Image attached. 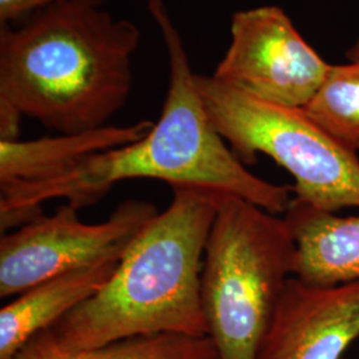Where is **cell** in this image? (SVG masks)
<instances>
[{
	"label": "cell",
	"mask_w": 359,
	"mask_h": 359,
	"mask_svg": "<svg viewBox=\"0 0 359 359\" xmlns=\"http://www.w3.org/2000/svg\"><path fill=\"white\" fill-rule=\"evenodd\" d=\"M294 269V240L283 216L219 193L201 271L208 337L218 359H257Z\"/></svg>",
	"instance_id": "4"
},
{
	"label": "cell",
	"mask_w": 359,
	"mask_h": 359,
	"mask_svg": "<svg viewBox=\"0 0 359 359\" xmlns=\"http://www.w3.org/2000/svg\"><path fill=\"white\" fill-rule=\"evenodd\" d=\"M169 60V83L160 118L139 142L93 154L63 175L0 187V216L39 215L41 204L65 198L79 209L100 201L116 182L154 179L244 198L283 216L292 188L252 173L210 121L189 55L164 0H148Z\"/></svg>",
	"instance_id": "1"
},
{
	"label": "cell",
	"mask_w": 359,
	"mask_h": 359,
	"mask_svg": "<svg viewBox=\"0 0 359 359\" xmlns=\"http://www.w3.org/2000/svg\"><path fill=\"white\" fill-rule=\"evenodd\" d=\"M283 218L294 240V278L326 287L358 283L359 215L342 217L292 198Z\"/></svg>",
	"instance_id": "9"
},
{
	"label": "cell",
	"mask_w": 359,
	"mask_h": 359,
	"mask_svg": "<svg viewBox=\"0 0 359 359\" xmlns=\"http://www.w3.org/2000/svg\"><path fill=\"white\" fill-rule=\"evenodd\" d=\"M304 109L335 142L358 154L359 60L332 65L320 90Z\"/></svg>",
	"instance_id": "13"
},
{
	"label": "cell",
	"mask_w": 359,
	"mask_h": 359,
	"mask_svg": "<svg viewBox=\"0 0 359 359\" xmlns=\"http://www.w3.org/2000/svg\"><path fill=\"white\" fill-rule=\"evenodd\" d=\"M140 29L95 3H60L0 28V99L59 133L105 127L133 84Z\"/></svg>",
	"instance_id": "2"
},
{
	"label": "cell",
	"mask_w": 359,
	"mask_h": 359,
	"mask_svg": "<svg viewBox=\"0 0 359 359\" xmlns=\"http://www.w3.org/2000/svg\"><path fill=\"white\" fill-rule=\"evenodd\" d=\"M69 203L52 216L3 234L0 240V297L22 294L29 287L68 271L121 259L148 222L158 215L149 201L127 200L99 224H86Z\"/></svg>",
	"instance_id": "6"
},
{
	"label": "cell",
	"mask_w": 359,
	"mask_h": 359,
	"mask_svg": "<svg viewBox=\"0 0 359 359\" xmlns=\"http://www.w3.org/2000/svg\"><path fill=\"white\" fill-rule=\"evenodd\" d=\"M154 126V121L142 120L126 127L105 126L56 137L0 142V187L60 176L90 156L142 140Z\"/></svg>",
	"instance_id": "11"
},
{
	"label": "cell",
	"mask_w": 359,
	"mask_h": 359,
	"mask_svg": "<svg viewBox=\"0 0 359 359\" xmlns=\"http://www.w3.org/2000/svg\"><path fill=\"white\" fill-rule=\"evenodd\" d=\"M10 359H218L209 337L194 338L177 334L136 337L105 346L65 351L44 330L31 338Z\"/></svg>",
	"instance_id": "12"
},
{
	"label": "cell",
	"mask_w": 359,
	"mask_h": 359,
	"mask_svg": "<svg viewBox=\"0 0 359 359\" xmlns=\"http://www.w3.org/2000/svg\"><path fill=\"white\" fill-rule=\"evenodd\" d=\"M206 112L244 164L266 154L292 175L294 198L325 212L359 208V157L316 124L302 108L268 103L196 75Z\"/></svg>",
	"instance_id": "5"
},
{
	"label": "cell",
	"mask_w": 359,
	"mask_h": 359,
	"mask_svg": "<svg viewBox=\"0 0 359 359\" xmlns=\"http://www.w3.org/2000/svg\"><path fill=\"white\" fill-rule=\"evenodd\" d=\"M359 338V281L313 286L290 278L257 359H341Z\"/></svg>",
	"instance_id": "8"
},
{
	"label": "cell",
	"mask_w": 359,
	"mask_h": 359,
	"mask_svg": "<svg viewBox=\"0 0 359 359\" xmlns=\"http://www.w3.org/2000/svg\"><path fill=\"white\" fill-rule=\"evenodd\" d=\"M346 57L350 62H358L359 60V40L346 52Z\"/></svg>",
	"instance_id": "16"
},
{
	"label": "cell",
	"mask_w": 359,
	"mask_h": 359,
	"mask_svg": "<svg viewBox=\"0 0 359 359\" xmlns=\"http://www.w3.org/2000/svg\"><path fill=\"white\" fill-rule=\"evenodd\" d=\"M23 114L7 100L0 99V142L20 140V121Z\"/></svg>",
	"instance_id": "15"
},
{
	"label": "cell",
	"mask_w": 359,
	"mask_h": 359,
	"mask_svg": "<svg viewBox=\"0 0 359 359\" xmlns=\"http://www.w3.org/2000/svg\"><path fill=\"white\" fill-rule=\"evenodd\" d=\"M170 188V204L136 237L108 283L46 330L60 350L158 334L208 337L201 271L219 193Z\"/></svg>",
	"instance_id": "3"
},
{
	"label": "cell",
	"mask_w": 359,
	"mask_h": 359,
	"mask_svg": "<svg viewBox=\"0 0 359 359\" xmlns=\"http://www.w3.org/2000/svg\"><path fill=\"white\" fill-rule=\"evenodd\" d=\"M120 259L104 261L52 277L16 295L0 310V359L13 357L36 334L52 327L97 293Z\"/></svg>",
	"instance_id": "10"
},
{
	"label": "cell",
	"mask_w": 359,
	"mask_h": 359,
	"mask_svg": "<svg viewBox=\"0 0 359 359\" xmlns=\"http://www.w3.org/2000/svg\"><path fill=\"white\" fill-rule=\"evenodd\" d=\"M330 67L283 8L262 6L233 15L231 44L212 77L259 100L304 109Z\"/></svg>",
	"instance_id": "7"
},
{
	"label": "cell",
	"mask_w": 359,
	"mask_h": 359,
	"mask_svg": "<svg viewBox=\"0 0 359 359\" xmlns=\"http://www.w3.org/2000/svg\"><path fill=\"white\" fill-rule=\"evenodd\" d=\"M72 1L103 4L104 0H0V25L13 26L53 4Z\"/></svg>",
	"instance_id": "14"
}]
</instances>
